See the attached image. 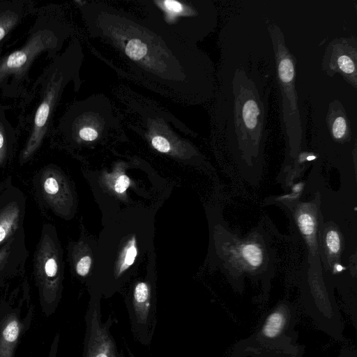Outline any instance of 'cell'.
Masks as SVG:
<instances>
[{
	"instance_id": "cell-1",
	"label": "cell",
	"mask_w": 357,
	"mask_h": 357,
	"mask_svg": "<svg viewBox=\"0 0 357 357\" xmlns=\"http://www.w3.org/2000/svg\"><path fill=\"white\" fill-rule=\"evenodd\" d=\"M84 6L91 35L114 46L137 76L148 80V84L188 100L192 89L193 45L144 18L110 6L94 2Z\"/></svg>"
},
{
	"instance_id": "cell-2",
	"label": "cell",
	"mask_w": 357,
	"mask_h": 357,
	"mask_svg": "<svg viewBox=\"0 0 357 357\" xmlns=\"http://www.w3.org/2000/svg\"><path fill=\"white\" fill-rule=\"evenodd\" d=\"M297 321V307L281 301L264 314L250 336L231 347L225 357H303L305 347L298 342Z\"/></svg>"
},
{
	"instance_id": "cell-3",
	"label": "cell",
	"mask_w": 357,
	"mask_h": 357,
	"mask_svg": "<svg viewBox=\"0 0 357 357\" xmlns=\"http://www.w3.org/2000/svg\"><path fill=\"white\" fill-rule=\"evenodd\" d=\"M139 3L144 19L188 45H195L211 30L215 10L208 1L148 0Z\"/></svg>"
},
{
	"instance_id": "cell-4",
	"label": "cell",
	"mask_w": 357,
	"mask_h": 357,
	"mask_svg": "<svg viewBox=\"0 0 357 357\" xmlns=\"http://www.w3.org/2000/svg\"><path fill=\"white\" fill-rule=\"evenodd\" d=\"M273 40L279 84L282 94V118L285 132L291 144L297 146L302 127L295 86V59L285 45L284 36L275 25L269 27Z\"/></svg>"
},
{
	"instance_id": "cell-5",
	"label": "cell",
	"mask_w": 357,
	"mask_h": 357,
	"mask_svg": "<svg viewBox=\"0 0 357 357\" xmlns=\"http://www.w3.org/2000/svg\"><path fill=\"white\" fill-rule=\"evenodd\" d=\"M51 225H44L34 257V271L41 296L46 303L56 298L60 280V259Z\"/></svg>"
},
{
	"instance_id": "cell-6",
	"label": "cell",
	"mask_w": 357,
	"mask_h": 357,
	"mask_svg": "<svg viewBox=\"0 0 357 357\" xmlns=\"http://www.w3.org/2000/svg\"><path fill=\"white\" fill-rule=\"evenodd\" d=\"M24 209L23 193L10 180L0 183V245L20 231Z\"/></svg>"
},
{
	"instance_id": "cell-7",
	"label": "cell",
	"mask_w": 357,
	"mask_h": 357,
	"mask_svg": "<svg viewBox=\"0 0 357 357\" xmlns=\"http://www.w3.org/2000/svg\"><path fill=\"white\" fill-rule=\"evenodd\" d=\"M356 40L335 39L326 49L323 60V68L331 76L335 73H340L356 89Z\"/></svg>"
},
{
	"instance_id": "cell-8",
	"label": "cell",
	"mask_w": 357,
	"mask_h": 357,
	"mask_svg": "<svg viewBox=\"0 0 357 357\" xmlns=\"http://www.w3.org/2000/svg\"><path fill=\"white\" fill-rule=\"evenodd\" d=\"M57 39L50 30L37 31L20 50L0 61V79L11 73H20L26 68L41 52L52 48Z\"/></svg>"
},
{
	"instance_id": "cell-9",
	"label": "cell",
	"mask_w": 357,
	"mask_h": 357,
	"mask_svg": "<svg viewBox=\"0 0 357 357\" xmlns=\"http://www.w3.org/2000/svg\"><path fill=\"white\" fill-rule=\"evenodd\" d=\"M62 83L63 77L59 75L57 77L55 73L50 80L43 100L36 110L32 132L22 152L21 162L28 160L40 145L46 132L50 115L59 96Z\"/></svg>"
},
{
	"instance_id": "cell-10",
	"label": "cell",
	"mask_w": 357,
	"mask_h": 357,
	"mask_svg": "<svg viewBox=\"0 0 357 357\" xmlns=\"http://www.w3.org/2000/svg\"><path fill=\"white\" fill-rule=\"evenodd\" d=\"M115 123L110 108L103 112H98V107L93 106L75 119L73 130L80 140L92 142L98 139L105 131L114 130Z\"/></svg>"
},
{
	"instance_id": "cell-11",
	"label": "cell",
	"mask_w": 357,
	"mask_h": 357,
	"mask_svg": "<svg viewBox=\"0 0 357 357\" xmlns=\"http://www.w3.org/2000/svg\"><path fill=\"white\" fill-rule=\"evenodd\" d=\"M251 94L247 95L245 89L240 93L236 112L240 130L250 135L261 131L262 126L261 108L257 101V97Z\"/></svg>"
},
{
	"instance_id": "cell-12",
	"label": "cell",
	"mask_w": 357,
	"mask_h": 357,
	"mask_svg": "<svg viewBox=\"0 0 357 357\" xmlns=\"http://www.w3.org/2000/svg\"><path fill=\"white\" fill-rule=\"evenodd\" d=\"M20 331V323L14 314L8 315L0 328V357H13Z\"/></svg>"
},
{
	"instance_id": "cell-13",
	"label": "cell",
	"mask_w": 357,
	"mask_h": 357,
	"mask_svg": "<svg viewBox=\"0 0 357 357\" xmlns=\"http://www.w3.org/2000/svg\"><path fill=\"white\" fill-rule=\"evenodd\" d=\"M40 184L46 202L52 208H56L61 201V184L55 170L47 167L43 170Z\"/></svg>"
},
{
	"instance_id": "cell-14",
	"label": "cell",
	"mask_w": 357,
	"mask_h": 357,
	"mask_svg": "<svg viewBox=\"0 0 357 357\" xmlns=\"http://www.w3.org/2000/svg\"><path fill=\"white\" fill-rule=\"evenodd\" d=\"M328 117L329 130L333 137L338 141L346 139L349 136L350 129L348 119L342 107L334 105Z\"/></svg>"
},
{
	"instance_id": "cell-15",
	"label": "cell",
	"mask_w": 357,
	"mask_h": 357,
	"mask_svg": "<svg viewBox=\"0 0 357 357\" xmlns=\"http://www.w3.org/2000/svg\"><path fill=\"white\" fill-rule=\"evenodd\" d=\"M24 234L21 229L10 237L0 248V272L6 268L11 267V257L16 256L17 252L24 249Z\"/></svg>"
},
{
	"instance_id": "cell-16",
	"label": "cell",
	"mask_w": 357,
	"mask_h": 357,
	"mask_svg": "<svg viewBox=\"0 0 357 357\" xmlns=\"http://www.w3.org/2000/svg\"><path fill=\"white\" fill-rule=\"evenodd\" d=\"M149 289L146 282L137 283L134 290V301L136 312L140 318L145 319L148 312Z\"/></svg>"
},
{
	"instance_id": "cell-17",
	"label": "cell",
	"mask_w": 357,
	"mask_h": 357,
	"mask_svg": "<svg viewBox=\"0 0 357 357\" xmlns=\"http://www.w3.org/2000/svg\"><path fill=\"white\" fill-rule=\"evenodd\" d=\"M241 256L243 259L250 266L254 267L261 263V251L254 244H245L241 248Z\"/></svg>"
},
{
	"instance_id": "cell-18",
	"label": "cell",
	"mask_w": 357,
	"mask_h": 357,
	"mask_svg": "<svg viewBox=\"0 0 357 357\" xmlns=\"http://www.w3.org/2000/svg\"><path fill=\"white\" fill-rule=\"evenodd\" d=\"M137 255V250L135 238H132L126 245L121 255L119 272L121 273L128 269L135 261Z\"/></svg>"
},
{
	"instance_id": "cell-19",
	"label": "cell",
	"mask_w": 357,
	"mask_h": 357,
	"mask_svg": "<svg viewBox=\"0 0 357 357\" xmlns=\"http://www.w3.org/2000/svg\"><path fill=\"white\" fill-rule=\"evenodd\" d=\"M18 19V16L12 12H7L0 15V40L14 26Z\"/></svg>"
},
{
	"instance_id": "cell-20",
	"label": "cell",
	"mask_w": 357,
	"mask_h": 357,
	"mask_svg": "<svg viewBox=\"0 0 357 357\" xmlns=\"http://www.w3.org/2000/svg\"><path fill=\"white\" fill-rule=\"evenodd\" d=\"M151 143L153 147L160 153H167L171 151V143L162 134L153 132L151 135Z\"/></svg>"
},
{
	"instance_id": "cell-21",
	"label": "cell",
	"mask_w": 357,
	"mask_h": 357,
	"mask_svg": "<svg viewBox=\"0 0 357 357\" xmlns=\"http://www.w3.org/2000/svg\"><path fill=\"white\" fill-rule=\"evenodd\" d=\"M298 224L301 231L305 236H311L314 230L313 217L308 213H301L298 218Z\"/></svg>"
},
{
	"instance_id": "cell-22",
	"label": "cell",
	"mask_w": 357,
	"mask_h": 357,
	"mask_svg": "<svg viewBox=\"0 0 357 357\" xmlns=\"http://www.w3.org/2000/svg\"><path fill=\"white\" fill-rule=\"evenodd\" d=\"M326 245L331 254H337L340 249V238L335 230H330L326 235Z\"/></svg>"
},
{
	"instance_id": "cell-23",
	"label": "cell",
	"mask_w": 357,
	"mask_h": 357,
	"mask_svg": "<svg viewBox=\"0 0 357 357\" xmlns=\"http://www.w3.org/2000/svg\"><path fill=\"white\" fill-rule=\"evenodd\" d=\"M91 265V258L89 256H84L79 259L76 264V272L80 276H85L88 274Z\"/></svg>"
},
{
	"instance_id": "cell-24",
	"label": "cell",
	"mask_w": 357,
	"mask_h": 357,
	"mask_svg": "<svg viewBox=\"0 0 357 357\" xmlns=\"http://www.w3.org/2000/svg\"><path fill=\"white\" fill-rule=\"evenodd\" d=\"M130 184V179L124 174L118 177L114 184V190L119 193L124 192Z\"/></svg>"
},
{
	"instance_id": "cell-25",
	"label": "cell",
	"mask_w": 357,
	"mask_h": 357,
	"mask_svg": "<svg viewBox=\"0 0 357 357\" xmlns=\"http://www.w3.org/2000/svg\"><path fill=\"white\" fill-rule=\"evenodd\" d=\"M6 156V142L5 139L4 130L2 125L0 123V167L3 163Z\"/></svg>"
},
{
	"instance_id": "cell-26",
	"label": "cell",
	"mask_w": 357,
	"mask_h": 357,
	"mask_svg": "<svg viewBox=\"0 0 357 357\" xmlns=\"http://www.w3.org/2000/svg\"><path fill=\"white\" fill-rule=\"evenodd\" d=\"M340 357H357L356 349L344 348L341 350Z\"/></svg>"
},
{
	"instance_id": "cell-27",
	"label": "cell",
	"mask_w": 357,
	"mask_h": 357,
	"mask_svg": "<svg viewBox=\"0 0 357 357\" xmlns=\"http://www.w3.org/2000/svg\"><path fill=\"white\" fill-rule=\"evenodd\" d=\"M93 357H109L107 352L105 349H100L93 356Z\"/></svg>"
},
{
	"instance_id": "cell-28",
	"label": "cell",
	"mask_w": 357,
	"mask_h": 357,
	"mask_svg": "<svg viewBox=\"0 0 357 357\" xmlns=\"http://www.w3.org/2000/svg\"><path fill=\"white\" fill-rule=\"evenodd\" d=\"M335 271H337V272H340V271H342L343 270V268H342V266H341V265H340V264H337V265L335 266Z\"/></svg>"
},
{
	"instance_id": "cell-29",
	"label": "cell",
	"mask_w": 357,
	"mask_h": 357,
	"mask_svg": "<svg viewBox=\"0 0 357 357\" xmlns=\"http://www.w3.org/2000/svg\"></svg>"
}]
</instances>
